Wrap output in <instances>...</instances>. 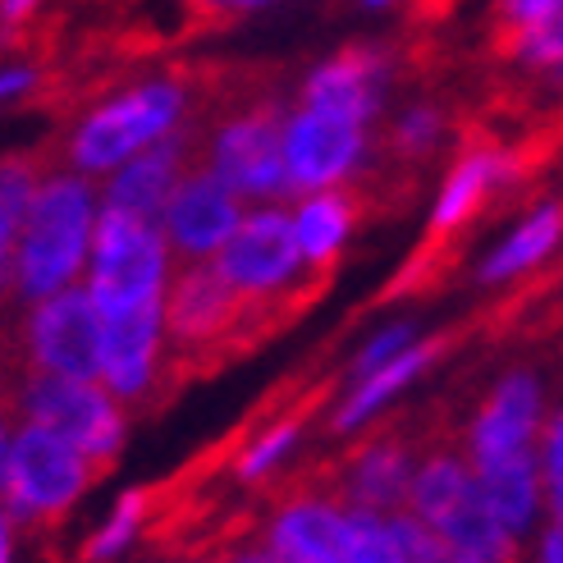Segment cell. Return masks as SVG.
Here are the masks:
<instances>
[{
  "instance_id": "13",
  "label": "cell",
  "mask_w": 563,
  "mask_h": 563,
  "mask_svg": "<svg viewBox=\"0 0 563 563\" xmlns=\"http://www.w3.org/2000/svg\"><path fill=\"white\" fill-rule=\"evenodd\" d=\"M243 216V197L211 165H192L161 211V230L170 239V252H179L184 262H211Z\"/></svg>"
},
{
  "instance_id": "37",
  "label": "cell",
  "mask_w": 563,
  "mask_h": 563,
  "mask_svg": "<svg viewBox=\"0 0 563 563\" xmlns=\"http://www.w3.org/2000/svg\"><path fill=\"white\" fill-rule=\"evenodd\" d=\"M0 563H10V522H5V509H0Z\"/></svg>"
},
{
  "instance_id": "12",
  "label": "cell",
  "mask_w": 563,
  "mask_h": 563,
  "mask_svg": "<svg viewBox=\"0 0 563 563\" xmlns=\"http://www.w3.org/2000/svg\"><path fill=\"white\" fill-rule=\"evenodd\" d=\"M541 444V380L537 372L514 367L509 376H499L482 408L472 412L463 449L472 467H486L499 459H518V454H537Z\"/></svg>"
},
{
  "instance_id": "3",
  "label": "cell",
  "mask_w": 563,
  "mask_h": 563,
  "mask_svg": "<svg viewBox=\"0 0 563 563\" xmlns=\"http://www.w3.org/2000/svg\"><path fill=\"white\" fill-rule=\"evenodd\" d=\"M192 88H197V78H184V74L133 82V88L115 92L110 101L92 106V115H82L69 129L60 152H51V161L78 175L120 170L129 156L161 143L165 133H175L184 124Z\"/></svg>"
},
{
  "instance_id": "33",
  "label": "cell",
  "mask_w": 563,
  "mask_h": 563,
  "mask_svg": "<svg viewBox=\"0 0 563 563\" xmlns=\"http://www.w3.org/2000/svg\"><path fill=\"white\" fill-rule=\"evenodd\" d=\"M224 563H285V559L271 554V545H239L224 554Z\"/></svg>"
},
{
  "instance_id": "24",
  "label": "cell",
  "mask_w": 563,
  "mask_h": 563,
  "mask_svg": "<svg viewBox=\"0 0 563 563\" xmlns=\"http://www.w3.org/2000/svg\"><path fill=\"white\" fill-rule=\"evenodd\" d=\"M152 504H156V490H129L120 504H115V514H110V522L97 531V537L82 545L78 563H110V559H120V550L143 531L147 514H152Z\"/></svg>"
},
{
  "instance_id": "6",
  "label": "cell",
  "mask_w": 563,
  "mask_h": 563,
  "mask_svg": "<svg viewBox=\"0 0 563 563\" xmlns=\"http://www.w3.org/2000/svg\"><path fill=\"white\" fill-rule=\"evenodd\" d=\"M247 317V298L224 279L216 262H184L165 289V340H170V367H220L234 357V334Z\"/></svg>"
},
{
  "instance_id": "32",
  "label": "cell",
  "mask_w": 563,
  "mask_h": 563,
  "mask_svg": "<svg viewBox=\"0 0 563 563\" xmlns=\"http://www.w3.org/2000/svg\"><path fill=\"white\" fill-rule=\"evenodd\" d=\"M37 82V74L33 69H5L0 74V101H10V97H23L27 88Z\"/></svg>"
},
{
  "instance_id": "14",
  "label": "cell",
  "mask_w": 563,
  "mask_h": 563,
  "mask_svg": "<svg viewBox=\"0 0 563 563\" xmlns=\"http://www.w3.org/2000/svg\"><path fill=\"white\" fill-rule=\"evenodd\" d=\"M421 459V440L404 427H385L367 444H357L334 472V499L344 509H367V514H399L412 490V472Z\"/></svg>"
},
{
  "instance_id": "10",
  "label": "cell",
  "mask_w": 563,
  "mask_h": 563,
  "mask_svg": "<svg viewBox=\"0 0 563 563\" xmlns=\"http://www.w3.org/2000/svg\"><path fill=\"white\" fill-rule=\"evenodd\" d=\"M367 152V120L325 106H298L285 124V170L289 197H312L349 184Z\"/></svg>"
},
{
  "instance_id": "8",
  "label": "cell",
  "mask_w": 563,
  "mask_h": 563,
  "mask_svg": "<svg viewBox=\"0 0 563 563\" xmlns=\"http://www.w3.org/2000/svg\"><path fill=\"white\" fill-rule=\"evenodd\" d=\"M211 262L224 271V279H230L247 302L285 298L289 289H298L302 279L312 275L302 262L298 234H294V216L279 207L247 211Z\"/></svg>"
},
{
  "instance_id": "30",
  "label": "cell",
  "mask_w": 563,
  "mask_h": 563,
  "mask_svg": "<svg viewBox=\"0 0 563 563\" xmlns=\"http://www.w3.org/2000/svg\"><path fill=\"white\" fill-rule=\"evenodd\" d=\"M408 344H412V330H408V325H394V330L380 334V340H372L367 349H362V357L353 362V372H357V376H372L376 367H385L389 357H399Z\"/></svg>"
},
{
  "instance_id": "21",
  "label": "cell",
  "mask_w": 563,
  "mask_h": 563,
  "mask_svg": "<svg viewBox=\"0 0 563 563\" xmlns=\"http://www.w3.org/2000/svg\"><path fill=\"white\" fill-rule=\"evenodd\" d=\"M476 472V486H482L486 504L495 509V518L504 522L518 537V531L531 527L537 518V504H541V454H518V459H499L486 467H472Z\"/></svg>"
},
{
  "instance_id": "9",
  "label": "cell",
  "mask_w": 563,
  "mask_h": 563,
  "mask_svg": "<svg viewBox=\"0 0 563 563\" xmlns=\"http://www.w3.org/2000/svg\"><path fill=\"white\" fill-rule=\"evenodd\" d=\"M101 340H106V321L88 285H69L33 302L23 325V353L33 362V372L69 376V380H101Z\"/></svg>"
},
{
  "instance_id": "28",
  "label": "cell",
  "mask_w": 563,
  "mask_h": 563,
  "mask_svg": "<svg viewBox=\"0 0 563 563\" xmlns=\"http://www.w3.org/2000/svg\"><path fill=\"white\" fill-rule=\"evenodd\" d=\"M518 60H527V65H559L563 69V0H554L550 19L527 37Z\"/></svg>"
},
{
  "instance_id": "16",
  "label": "cell",
  "mask_w": 563,
  "mask_h": 563,
  "mask_svg": "<svg viewBox=\"0 0 563 563\" xmlns=\"http://www.w3.org/2000/svg\"><path fill=\"white\" fill-rule=\"evenodd\" d=\"M165 298L110 317L101 340V385L120 404H143L165 372Z\"/></svg>"
},
{
  "instance_id": "20",
  "label": "cell",
  "mask_w": 563,
  "mask_h": 563,
  "mask_svg": "<svg viewBox=\"0 0 563 563\" xmlns=\"http://www.w3.org/2000/svg\"><path fill=\"white\" fill-rule=\"evenodd\" d=\"M449 344H454L449 334H435V340L408 344L399 357H389L385 367H376L372 376H362V385L344 399V408L330 417V427H334V431H353V427H362V421H367L376 408H385V399H394V394H399L408 380H417L421 372H427Z\"/></svg>"
},
{
  "instance_id": "1",
  "label": "cell",
  "mask_w": 563,
  "mask_h": 563,
  "mask_svg": "<svg viewBox=\"0 0 563 563\" xmlns=\"http://www.w3.org/2000/svg\"><path fill=\"white\" fill-rule=\"evenodd\" d=\"M211 88L220 92L216 106H202L207 129V165L230 184L243 202H275L289 197L285 170V115L279 97L266 92L262 74H216Z\"/></svg>"
},
{
  "instance_id": "25",
  "label": "cell",
  "mask_w": 563,
  "mask_h": 563,
  "mask_svg": "<svg viewBox=\"0 0 563 563\" xmlns=\"http://www.w3.org/2000/svg\"><path fill=\"white\" fill-rule=\"evenodd\" d=\"M554 0H495L490 10V51L504 60H518L527 37L550 19Z\"/></svg>"
},
{
  "instance_id": "17",
  "label": "cell",
  "mask_w": 563,
  "mask_h": 563,
  "mask_svg": "<svg viewBox=\"0 0 563 563\" xmlns=\"http://www.w3.org/2000/svg\"><path fill=\"white\" fill-rule=\"evenodd\" d=\"M389 74V55L376 46H344L340 55H330L325 65H317L302 82L298 106H325L344 110V115L367 120L380 106V82Z\"/></svg>"
},
{
  "instance_id": "7",
  "label": "cell",
  "mask_w": 563,
  "mask_h": 563,
  "mask_svg": "<svg viewBox=\"0 0 563 563\" xmlns=\"http://www.w3.org/2000/svg\"><path fill=\"white\" fill-rule=\"evenodd\" d=\"M19 408L27 421L51 427L55 435L78 444L101 476L115 467L124 449V408L101 380H69V376L33 372L19 394Z\"/></svg>"
},
{
  "instance_id": "35",
  "label": "cell",
  "mask_w": 563,
  "mask_h": 563,
  "mask_svg": "<svg viewBox=\"0 0 563 563\" xmlns=\"http://www.w3.org/2000/svg\"><path fill=\"white\" fill-rule=\"evenodd\" d=\"M19 230L23 224H14L10 216H0V271L10 266V257H14V243H19Z\"/></svg>"
},
{
  "instance_id": "36",
  "label": "cell",
  "mask_w": 563,
  "mask_h": 563,
  "mask_svg": "<svg viewBox=\"0 0 563 563\" xmlns=\"http://www.w3.org/2000/svg\"><path fill=\"white\" fill-rule=\"evenodd\" d=\"M537 563H563V527H550V531H545V537H541Z\"/></svg>"
},
{
  "instance_id": "29",
  "label": "cell",
  "mask_w": 563,
  "mask_h": 563,
  "mask_svg": "<svg viewBox=\"0 0 563 563\" xmlns=\"http://www.w3.org/2000/svg\"><path fill=\"white\" fill-rule=\"evenodd\" d=\"M184 5H188V23H192V33H197V27H224V23H234L247 10L271 5V0H184Z\"/></svg>"
},
{
  "instance_id": "2",
  "label": "cell",
  "mask_w": 563,
  "mask_h": 563,
  "mask_svg": "<svg viewBox=\"0 0 563 563\" xmlns=\"http://www.w3.org/2000/svg\"><path fill=\"white\" fill-rule=\"evenodd\" d=\"M92 230H97V192L92 179L51 165V175L42 179L33 211H27L19 243H14V294L23 298H51L69 289L78 271H88L92 252Z\"/></svg>"
},
{
  "instance_id": "23",
  "label": "cell",
  "mask_w": 563,
  "mask_h": 563,
  "mask_svg": "<svg viewBox=\"0 0 563 563\" xmlns=\"http://www.w3.org/2000/svg\"><path fill=\"white\" fill-rule=\"evenodd\" d=\"M444 133H449V115H444L440 106L421 101V106L404 110V115L394 120V129H389V137H385V152L399 161V165L427 161V156L444 143Z\"/></svg>"
},
{
  "instance_id": "4",
  "label": "cell",
  "mask_w": 563,
  "mask_h": 563,
  "mask_svg": "<svg viewBox=\"0 0 563 563\" xmlns=\"http://www.w3.org/2000/svg\"><path fill=\"white\" fill-rule=\"evenodd\" d=\"M82 275H88L82 285H88L101 321L161 302L165 289H170V239H165L161 220L106 207L97 216L88 271Z\"/></svg>"
},
{
  "instance_id": "22",
  "label": "cell",
  "mask_w": 563,
  "mask_h": 563,
  "mask_svg": "<svg viewBox=\"0 0 563 563\" xmlns=\"http://www.w3.org/2000/svg\"><path fill=\"white\" fill-rule=\"evenodd\" d=\"M559 239H563V197L550 202V207H541L537 216H527L518 230L495 247V257L482 266V279L486 285H499V279H514V275H522L531 266H541L559 247Z\"/></svg>"
},
{
  "instance_id": "5",
  "label": "cell",
  "mask_w": 563,
  "mask_h": 563,
  "mask_svg": "<svg viewBox=\"0 0 563 563\" xmlns=\"http://www.w3.org/2000/svg\"><path fill=\"white\" fill-rule=\"evenodd\" d=\"M92 482H101V472L92 467V459L82 454L78 444L55 435L51 427L23 421L14 431L10 459H5L0 509L27 527H55Z\"/></svg>"
},
{
  "instance_id": "31",
  "label": "cell",
  "mask_w": 563,
  "mask_h": 563,
  "mask_svg": "<svg viewBox=\"0 0 563 563\" xmlns=\"http://www.w3.org/2000/svg\"><path fill=\"white\" fill-rule=\"evenodd\" d=\"M14 408H19V399H14L5 385H0V482H5V459H10V444H14V435H10V417H14Z\"/></svg>"
},
{
  "instance_id": "19",
  "label": "cell",
  "mask_w": 563,
  "mask_h": 563,
  "mask_svg": "<svg viewBox=\"0 0 563 563\" xmlns=\"http://www.w3.org/2000/svg\"><path fill=\"white\" fill-rule=\"evenodd\" d=\"M367 192L357 184H340V188H325V192H312L307 202L294 211V234H298V247H302V262L307 271H334V257L344 252L349 234L362 224L367 216Z\"/></svg>"
},
{
  "instance_id": "11",
  "label": "cell",
  "mask_w": 563,
  "mask_h": 563,
  "mask_svg": "<svg viewBox=\"0 0 563 563\" xmlns=\"http://www.w3.org/2000/svg\"><path fill=\"white\" fill-rule=\"evenodd\" d=\"M192 165H207V129H202V110L175 133H165L161 143L143 147L137 156H129L115 179L106 188V207H120V211H133V216H147V220H161L165 202L175 197L179 179L192 170Z\"/></svg>"
},
{
  "instance_id": "27",
  "label": "cell",
  "mask_w": 563,
  "mask_h": 563,
  "mask_svg": "<svg viewBox=\"0 0 563 563\" xmlns=\"http://www.w3.org/2000/svg\"><path fill=\"white\" fill-rule=\"evenodd\" d=\"M541 476L550 490L554 527H563V404H554L550 417L541 421Z\"/></svg>"
},
{
  "instance_id": "18",
  "label": "cell",
  "mask_w": 563,
  "mask_h": 563,
  "mask_svg": "<svg viewBox=\"0 0 563 563\" xmlns=\"http://www.w3.org/2000/svg\"><path fill=\"white\" fill-rule=\"evenodd\" d=\"M499 188V147L495 143H482L476 133L463 137V152L449 170V184L435 202V216H431V234L435 243H459V234L467 224L486 211L490 192Z\"/></svg>"
},
{
  "instance_id": "34",
  "label": "cell",
  "mask_w": 563,
  "mask_h": 563,
  "mask_svg": "<svg viewBox=\"0 0 563 563\" xmlns=\"http://www.w3.org/2000/svg\"><path fill=\"white\" fill-rule=\"evenodd\" d=\"M37 10V0H0V27H14Z\"/></svg>"
},
{
  "instance_id": "15",
  "label": "cell",
  "mask_w": 563,
  "mask_h": 563,
  "mask_svg": "<svg viewBox=\"0 0 563 563\" xmlns=\"http://www.w3.org/2000/svg\"><path fill=\"white\" fill-rule=\"evenodd\" d=\"M266 545L285 563H357L353 514L330 490L302 486L275 509L266 527Z\"/></svg>"
},
{
  "instance_id": "26",
  "label": "cell",
  "mask_w": 563,
  "mask_h": 563,
  "mask_svg": "<svg viewBox=\"0 0 563 563\" xmlns=\"http://www.w3.org/2000/svg\"><path fill=\"white\" fill-rule=\"evenodd\" d=\"M298 435H302V417H298V412L285 417V421H275V427H266V431L239 454V476H243V482H257V476H266V472L294 449Z\"/></svg>"
}]
</instances>
